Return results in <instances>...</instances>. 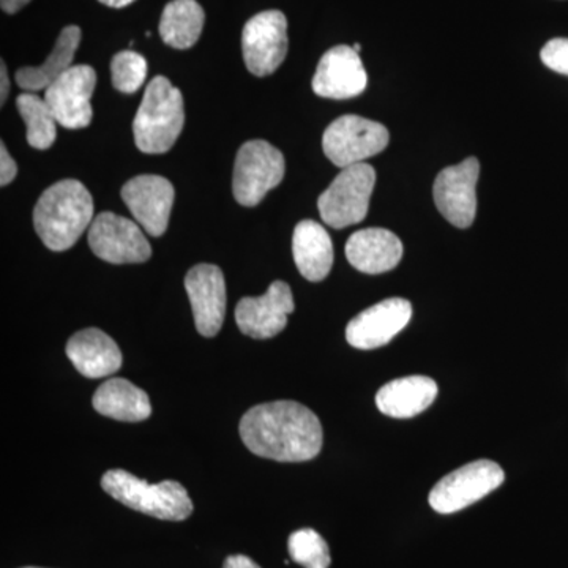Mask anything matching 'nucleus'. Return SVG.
Segmentation results:
<instances>
[{"instance_id": "nucleus-15", "label": "nucleus", "mask_w": 568, "mask_h": 568, "mask_svg": "<svg viewBox=\"0 0 568 568\" xmlns=\"http://www.w3.org/2000/svg\"><path fill=\"white\" fill-rule=\"evenodd\" d=\"M185 290L197 332L212 338L219 334L226 315V283L222 268L213 264L194 265L185 276Z\"/></svg>"}, {"instance_id": "nucleus-6", "label": "nucleus", "mask_w": 568, "mask_h": 568, "mask_svg": "<svg viewBox=\"0 0 568 568\" xmlns=\"http://www.w3.org/2000/svg\"><path fill=\"white\" fill-rule=\"evenodd\" d=\"M286 173L283 153L271 142H245L235 156L233 194L239 204L254 207L282 183Z\"/></svg>"}, {"instance_id": "nucleus-26", "label": "nucleus", "mask_w": 568, "mask_h": 568, "mask_svg": "<svg viewBox=\"0 0 568 568\" xmlns=\"http://www.w3.org/2000/svg\"><path fill=\"white\" fill-rule=\"evenodd\" d=\"M291 559L305 568H328L331 551L327 544L316 530L301 529L291 534L287 540Z\"/></svg>"}, {"instance_id": "nucleus-4", "label": "nucleus", "mask_w": 568, "mask_h": 568, "mask_svg": "<svg viewBox=\"0 0 568 568\" xmlns=\"http://www.w3.org/2000/svg\"><path fill=\"white\" fill-rule=\"evenodd\" d=\"M102 488L123 506L164 521H183L193 514L192 499L179 481L151 485L126 470L112 469L104 474Z\"/></svg>"}, {"instance_id": "nucleus-21", "label": "nucleus", "mask_w": 568, "mask_h": 568, "mask_svg": "<svg viewBox=\"0 0 568 568\" xmlns=\"http://www.w3.org/2000/svg\"><path fill=\"white\" fill-rule=\"evenodd\" d=\"M437 384L432 377L407 376L386 384L376 395L377 409L392 418H413L433 405Z\"/></svg>"}, {"instance_id": "nucleus-34", "label": "nucleus", "mask_w": 568, "mask_h": 568, "mask_svg": "<svg viewBox=\"0 0 568 568\" xmlns=\"http://www.w3.org/2000/svg\"><path fill=\"white\" fill-rule=\"evenodd\" d=\"M353 48H354L355 52H361V50H362V47L358 43H355Z\"/></svg>"}, {"instance_id": "nucleus-16", "label": "nucleus", "mask_w": 568, "mask_h": 568, "mask_svg": "<svg viewBox=\"0 0 568 568\" xmlns=\"http://www.w3.org/2000/svg\"><path fill=\"white\" fill-rule=\"evenodd\" d=\"M413 317V305L406 298H387L369 306L347 324L346 339L357 349L386 346Z\"/></svg>"}, {"instance_id": "nucleus-13", "label": "nucleus", "mask_w": 568, "mask_h": 568, "mask_svg": "<svg viewBox=\"0 0 568 568\" xmlns=\"http://www.w3.org/2000/svg\"><path fill=\"white\" fill-rule=\"evenodd\" d=\"M121 194L145 233L152 237L166 233L174 205L173 183L162 175L142 174L126 182Z\"/></svg>"}, {"instance_id": "nucleus-12", "label": "nucleus", "mask_w": 568, "mask_h": 568, "mask_svg": "<svg viewBox=\"0 0 568 568\" xmlns=\"http://www.w3.org/2000/svg\"><path fill=\"white\" fill-rule=\"evenodd\" d=\"M95 85L97 73L91 65H73L44 91V100L59 125L70 130L89 126Z\"/></svg>"}, {"instance_id": "nucleus-9", "label": "nucleus", "mask_w": 568, "mask_h": 568, "mask_svg": "<svg viewBox=\"0 0 568 568\" xmlns=\"http://www.w3.org/2000/svg\"><path fill=\"white\" fill-rule=\"evenodd\" d=\"M89 245L97 257L110 264H140L151 260L152 246L136 223L112 212L95 216Z\"/></svg>"}, {"instance_id": "nucleus-18", "label": "nucleus", "mask_w": 568, "mask_h": 568, "mask_svg": "<svg viewBox=\"0 0 568 568\" xmlns=\"http://www.w3.org/2000/svg\"><path fill=\"white\" fill-rule=\"evenodd\" d=\"M346 257L362 274H386L402 261L403 244L392 231L368 227L351 235Z\"/></svg>"}, {"instance_id": "nucleus-5", "label": "nucleus", "mask_w": 568, "mask_h": 568, "mask_svg": "<svg viewBox=\"0 0 568 568\" xmlns=\"http://www.w3.org/2000/svg\"><path fill=\"white\" fill-rule=\"evenodd\" d=\"M375 183L376 171L369 164L358 163L342 170L317 201L323 222L335 230L364 222Z\"/></svg>"}, {"instance_id": "nucleus-3", "label": "nucleus", "mask_w": 568, "mask_h": 568, "mask_svg": "<svg viewBox=\"0 0 568 568\" xmlns=\"http://www.w3.org/2000/svg\"><path fill=\"white\" fill-rule=\"evenodd\" d=\"M185 123L182 92L164 77L149 82L133 121L136 148L142 153H164L179 140Z\"/></svg>"}, {"instance_id": "nucleus-28", "label": "nucleus", "mask_w": 568, "mask_h": 568, "mask_svg": "<svg viewBox=\"0 0 568 568\" xmlns=\"http://www.w3.org/2000/svg\"><path fill=\"white\" fill-rule=\"evenodd\" d=\"M540 58L548 69L568 77V39L548 41L540 52Z\"/></svg>"}, {"instance_id": "nucleus-19", "label": "nucleus", "mask_w": 568, "mask_h": 568, "mask_svg": "<svg viewBox=\"0 0 568 568\" xmlns=\"http://www.w3.org/2000/svg\"><path fill=\"white\" fill-rule=\"evenodd\" d=\"M67 357L89 379L114 375L122 366L118 343L100 328L77 332L67 343Z\"/></svg>"}, {"instance_id": "nucleus-31", "label": "nucleus", "mask_w": 568, "mask_h": 568, "mask_svg": "<svg viewBox=\"0 0 568 568\" xmlns=\"http://www.w3.org/2000/svg\"><path fill=\"white\" fill-rule=\"evenodd\" d=\"M10 93L9 71H7L6 62L0 63V104H6L7 97Z\"/></svg>"}, {"instance_id": "nucleus-8", "label": "nucleus", "mask_w": 568, "mask_h": 568, "mask_svg": "<svg viewBox=\"0 0 568 568\" xmlns=\"http://www.w3.org/2000/svg\"><path fill=\"white\" fill-rule=\"evenodd\" d=\"M503 467L489 459L469 463L448 474L429 493V506L440 515L457 514L504 484Z\"/></svg>"}, {"instance_id": "nucleus-25", "label": "nucleus", "mask_w": 568, "mask_h": 568, "mask_svg": "<svg viewBox=\"0 0 568 568\" xmlns=\"http://www.w3.org/2000/svg\"><path fill=\"white\" fill-rule=\"evenodd\" d=\"M17 108L28 129V142L37 151H47L58 138V121L47 100L32 92L21 93Z\"/></svg>"}, {"instance_id": "nucleus-20", "label": "nucleus", "mask_w": 568, "mask_h": 568, "mask_svg": "<svg viewBox=\"0 0 568 568\" xmlns=\"http://www.w3.org/2000/svg\"><path fill=\"white\" fill-rule=\"evenodd\" d=\"M295 265L308 282H323L334 265V245L331 235L313 220H304L295 226L293 235Z\"/></svg>"}, {"instance_id": "nucleus-1", "label": "nucleus", "mask_w": 568, "mask_h": 568, "mask_svg": "<svg viewBox=\"0 0 568 568\" xmlns=\"http://www.w3.org/2000/svg\"><path fill=\"white\" fill-rule=\"evenodd\" d=\"M239 429L252 454L274 462H310L323 448L320 418L301 403L274 402L254 406L242 417Z\"/></svg>"}, {"instance_id": "nucleus-30", "label": "nucleus", "mask_w": 568, "mask_h": 568, "mask_svg": "<svg viewBox=\"0 0 568 568\" xmlns=\"http://www.w3.org/2000/svg\"><path fill=\"white\" fill-rule=\"evenodd\" d=\"M223 568H261L254 560L250 559L248 556L234 555L230 556L224 560Z\"/></svg>"}, {"instance_id": "nucleus-14", "label": "nucleus", "mask_w": 568, "mask_h": 568, "mask_svg": "<svg viewBox=\"0 0 568 568\" xmlns=\"http://www.w3.org/2000/svg\"><path fill=\"white\" fill-rule=\"evenodd\" d=\"M294 297L290 284L274 282L261 297H244L235 308V323L242 334L254 339L274 338L287 325L294 312Z\"/></svg>"}, {"instance_id": "nucleus-29", "label": "nucleus", "mask_w": 568, "mask_h": 568, "mask_svg": "<svg viewBox=\"0 0 568 568\" xmlns=\"http://www.w3.org/2000/svg\"><path fill=\"white\" fill-rule=\"evenodd\" d=\"M18 174L17 162L11 159L6 144H0V185L6 186L14 181Z\"/></svg>"}, {"instance_id": "nucleus-10", "label": "nucleus", "mask_w": 568, "mask_h": 568, "mask_svg": "<svg viewBox=\"0 0 568 568\" xmlns=\"http://www.w3.org/2000/svg\"><path fill=\"white\" fill-rule=\"evenodd\" d=\"M242 51L246 69L254 77L275 73L287 54V20L282 11H263L246 21Z\"/></svg>"}, {"instance_id": "nucleus-11", "label": "nucleus", "mask_w": 568, "mask_h": 568, "mask_svg": "<svg viewBox=\"0 0 568 568\" xmlns=\"http://www.w3.org/2000/svg\"><path fill=\"white\" fill-rule=\"evenodd\" d=\"M480 163L470 156L437 174L433 196L444 219L459 230H466L477 215V182Z\"/></svg>"}, {"instance_id": "nucleus-32", "label": "nucleus", "mask_w": 568, "mask_h": 568, "mask_svg": "<svg viewBox=\"0 0 568 568\" xmlns=\"http://www.w3.org/2000/svg\"><path fill=\"white\" fill-rule=\"evenodd\" d=\"M29 2H31V0H0V7H2L6 13L13 14L24 9Z\"/></svg>"}, {"instance_id": "nucleus-35", "label": "nucleus", "mask_w": 568, "mask_h": 568, "mask_svg": "<svg viewBox=\"0 0 568 568\" xmlns=\"http://www.w3.org/2000/svg\"><path fill=\"white\" fill-rule=\"evenodd\" d=\"M24 568H40V567H24Z\"/></svg>"}, {"instance_id": "nucleus-22", "label": "nucleus", "mask_w": 568, "mask_h": 568, "mask_svg": "<svg viewBox=\"0 0 568 568\" xmlns=\"http://www.w3.org/2000/svg\"><path fill=\"white\" fill-rule=\"evenodd\" d=\"M81 29L78 26H67L55 41L54 50L40 67H24L17 71L18 85L26 92L47 91L65 71L71 69L74 54L81 43Z\"/></svg>"}, {"instance_id": "nucleus-2", "label": "nucleus", "mask_w": 568, "mask_h": 568, "mask_svg": "<svg viewBox=\"0 0 568 568\" xmlns=\"http://www.w3.org/2000/svg\"><path fill=\"white\" fill-rule=\"evenodd\" d=\"M93 220L92 194L73 179L51 185L33 209V226L51 252L71 248Z\"/></svg>"}, {"instance_id": "nucleus-27", "label": "nucleus", "mask_w": 568, "mask_h": 568, "mask_svg": "<svg viewBox=\"0 0 568 568\" xmlns=\"http://www.w3.org/2000/svg\"><path fill=\"white\" fill-rule=\"evenodd\" d=\"M148 78V61L134 51H122L111 61V80L115 91L134 93L140 91Z\"/></svg>"}, {"instance_id": "nucleus-7", "label": "nucleus", "mask_w": 568, "mask_h": 568, "mask_svg": "<svg viewBox=\"0 0 568 568\" xmlns=\"http://www.w3.org/2000/svg\"><path fill=\"white\" fill-rule=\"evenodd\" d=\"M388 141L390 134L383 123L361 115H343L325 130L323 149L335 166L345 170L383 152Z\"/></svg>"}, {"instance_id": "nucleus-23", "label": "nucleus", "mask_w": 568, "mask_h": 568, "mask_svg": "<svg viewBox=\"0 0 568 568\" xmlns=\"http://www.w3.org/2000/svg\"><path fill=\"white\" fill-rule=\"evenodd\" d=\"M93 409L104 417L121 422H142L151 417L148 394L123 377L106 381L93 395Z\"/></svg>"}, {"instance_id": "nucleus-24", "label": "nucleus", "mask_w": 568, "mask_h": 568, "mask_svg": "<svg viewBox=\"0 0 568 568\" xmlns=\"http://www.w3.org/2000/svg\"><path fill=\"white\" fill-rule=\"evenodd\" d=\"M205 14L196 0H173L164 7L160 20V36L168 47L190 50L200 40Z\"/></svg>"}, {"instance_id": "nucleus-33", "label": "nucleus", "mask_w": 568, "mask_h": 568, "mask_svg": "<svg viewBox=\"0 0 568 568\" xmlns=\"http://www.w3.org/2000/svg\"><path fill=\"white\" fill-rule=\"evenodd\" d=\"M103 6L111 7V9H123V7L130 6L134 0H100Z\"/></svg>"}, {"instance_id": "nucleus-17", "label": "nucleus", "mask_w": 568, "mask_h": 568, "mask_svg": "<svg viewBox=\"0 0 568 568\" xmlns=\"http://www.w3.org/2000/svg\"><path fill=\"white\" fill-rule=\"evenodd\" d=\"M366 71L361 55L353 47L332 48L321 58L313 91L324 99L347 100L361 95L366 89Z\"/></svg>"}]
</instances>
